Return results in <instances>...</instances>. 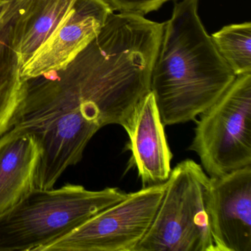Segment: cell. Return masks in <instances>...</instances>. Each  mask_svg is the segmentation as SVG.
<instances>
[{"instance_id":"obj_1","label":"cell","mask_w":251,"mask_h":251,"mask_svg":"<svg viewBox=\"0 0 251 251\" xmlns=\"http://www.w3.org/2000/svg\"><path fill=\"white\" fill-rule=\"evenodd\" d=\"M148 92L133 57L102 41H92L63 70L27 80L11 129L30 133L40 146L36 188H53L97 132L121 126Z\"/></svg>"},{"instance_id":"obj_2","label":"cell","mask_w":251,"mask_h":251,"mask_svg":"<svg viewBox=\"0 0 251 251\" xmlns=\"http://www.w3.org/2000/svg\"><path fill=\"white\" fill-rule=\"evenodd\" d=\"M198 0L175 5L164 23L151 91L164 126L195 120L236 78L198 13Z\"/></svg>"},{"instance_id":"obj_3","label":"cell","mask_w":251,"mask_h":251,"mask_svg":"<svg viewBox=\"0 0 251 251\" xmlns=\"http://www.w3.org/2000/svg\"><path fill=\"white\" fill-rule=\"evenodd\" d=\"M127 195L117 187L91 191L71 183L58 189L35 188L0 214V251H43Z\"/></svg>"},{"instance_id":"obj_4","label":"cell","mask_w":251,"mask_h":251,"mask_svg":"<svg viewBox=\"0 0 251 251\" xmlns=\"http://www.w3.org/2000/svg\"><path fill=\"white\" fill-rule=\"evenodd\" d=\"M209 180L192 159L170 173L153 222L133 251H217L209 214Z\"/></svg>"},{"instance_id":"obj_5","label":"cell","mask_w":251,"mask_h":251,"mask_svg":"<svg viewBox=\"0 0 251 251\" xmlns=\"http://www.w3.org/2000/svg\"><path fill=\"white\" fill-rule=\"evenodd\" d=\"M189 151L209 177L251 165V73L237 75L200 115Z\"/></svg>"},{"instance_id":"obj_6","label":"cell","mask_w":251,"mask_h":251,"mask_svg":"<svg viewBox=\"0 0 251 251\" xmlns=\"http://www.w3.org/2000/svg\"><path fill=\"white\" fill-rule=\"evenodd\" d=\"M167 181L127 193L43 251H133L153 222Z\"/></svg>"},{"instance_id":"obj_7","label":"cell","mask_w":251,"mask_h":251,"mask_svg":"<svg viewBox=\"0 0 251 251\" xmlns=\"http://www.w3.org/2000/svg\"><path fill=\"white\" fill-rule=\"evenodd\" d=\"M106 0H76L52 34L22 66L24 80L65 68L100 33L110 14Z\"/></svg>"},{"instance_id":"obj_8","label":"cell","mask_w":251,"mask_h":251,"mask_svg":"<svg viewBox=\"0 0 251 251\" xmlns=\"http://www.w3.org/2000/svg\"><path fill=\"white\" fill-rule=\"evenodd\" d=\"M209 195L217 251H251V165L210 177Z\"/></svg>"},{"instance_id":"obj_9","label":"cell","mask_w":251,"mask_h":251,"mask_svg":"<svg viewBox=\"0 0 251 251\" xmlns=\"http://www.w3.org/2000/svg\"><path fill=\"white\" fill-rule=\"evenodd\" d=\"M121 126L128 136L126 150L131 152L127 168L136 169L143 187L167 181L172 171L173 154L151 91L135 105Z\"/></svg>"},{"instance_id":"obj_10","label":"cell","mask_w":251,"mask_h":251,"mask_svg":"<svg viewBox=\"0 0 251 251\" xmlns=\"http://www.w3.org/2000/svg\"><path fill=\"white\" fill-rule=\"evenodd\" d=\"M41 148L27 132L11 130L0 137V214L36 188Z\"/></svg>"},{"instance_id":"obj_11","label":"cell","mask_w":251,"mask_h":251,"mask_svg":"<svg viewBox=\"0 0 251 251\" xmlns=\"http://www.w3.org/2000/svg\"><path fill=\"white\" fill-rule=\"evenodd\" d=\"M76 0H30L10 22L11 48L23 66L67 17Z\"/></svg>"},{"instance_id":"obj_12","label":"cell","mask_w":251,"mask_h":251,"mask_svg":"<svg viewBox=\"0 0 251 251\" xmlns=\"http://www.w3.org/2000/svg\"><path fill=\"white\" fill-rule=\"evenodd\" d=\"M10 22L0 29V137L11 128L27 87V80L21 76L22 66L11 48Z\"/></svg>"},{"instance_id":"obj_13","label":"cell","mask_w":251,"mask_h":251,"mask_svg":"<svg viewBox=\"0 0 251 251\" xmlns=\"http://www.w3.org/2000/svg\"><path fill=\"white\" fill-rule=\"evenodd\" d=\"M235 75L251 73V23L230 25L211 36Z\"/></svg>"},{"instance_id":"obj_14","label":"cell","mask_w":251,"mask_h":251,"mask_svg":"<svg viewBox=\"0 0 251 251\" xmlns=\"http://www.w3.org/2000/svg\"><path fill=\"white\" fill-rule=\"evenodd\" d=\"M111 10L122 14L144 16L158 10L169 0H106Z\"/></svg>"},{"instance_id":"obj_15","label":"cell","mask_w":251,"mask_h":251,"mask_svg":"<svg viewBox=\"0 0 251 251\" xmlns=\"http://www.w3.org/2000/svg\"><path fill=\"white\" fill-rule=\"evenodd\" d=\"M30 0H0V29L9 23Z\"/></svg>"}]
</instances>
